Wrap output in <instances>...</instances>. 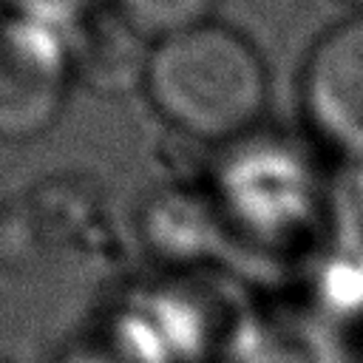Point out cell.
I'll list each match as a JSON object with an SVG mask.
<instances>
[{"label": "cell", "instance_id": "5", "mask_svg": "<svg viewBox=\"0 0 363 363\" xmlns=\"http://www.w3.org/2000/svg\"><path fill=\"white\" fill-rule=\"evenodd\" d=\"M62 363H179V357L159 320L136 298L91 320L65 346Z\"/></svg>", "mask_w": 363, "mask_h": 363}, {"label": "cell", "instance_id": "7", "mask_svg": "<svg viewBox=\"0 0 363 363\" xmlns=\"http://www.w3.org/2000/svg\"><path fill=\"white\" fill-rule=\"evenodd\" d=\"M108 6L156 43L207 23L216 0H108Z\"/></svg>", "mask_w": 363, "mask_h": 363}, {"label": "cell", "instance_id": "4", "mask_svg": "<svg viewBox=\"0 0 363 363\" xmlns=\"http://www.w3.org/2000/svg\"><path fill=\"white\" fill-rule=\"evenodd\" d=\"M153 43L122 20L111 6L91 9L71 31L74 82L94 94L122 96L145 85Z\"/></svg>", "mask_w": 363, "mask_h": 363}, {"label": "cell", "instance_id": "1", "mask_svg": "<svg viewBox=\"0 0 363 363\" xmlns=\"http://www.w3.org/2000/svg\"><path fill=\"white\" fill-rule=\"evenodd\" d=\"M267 88L255 45L213 20L156 40L142 85L164 122L204 142L247 133L267 108Z\"/></svg>", "mask_w": 363, "mask_h": 363}, {"label": "cell", "instance_id": "9", "mask_svg": "<svg viewBox=\"0 0 363 363\" xmlns=\"http://www.w3.org/2000/svg\"><path fill=\"white\" fill-rule=\"evenodd\" d=\"M343 3H349V6L357 9V11H363V0H343Z\"/></svg>", "mask_w": 363, "mask_h": 363}, {"label": "cell", "instance_id": "3", "mask_svg": "<svg viewBox=\"0 0 363 363\" xmlns=\"http://www.w3.org/2000/svg\"><path fill=\"white\" fill-rule=\"evenodd\" d=\"M301 102L323 145L363 162V11L340 20L312 45Z\"/></svg>", "mask_w": 363, "mask_h": 363}, {"label": "cell", "instance_id": "2", "mask_svg": "<svg viewBox=\"0 0 363 363\" xmlns=\"http://www.w3.org/2000/svg\"><path fill=\"white\" fill-rule=\"evenodd\" d=\"M74 85L71 31L0 17V142L43 136Z\"/></svg>", "mask_w": 363, "mask_h": 363}, {"label": "cell", "instance_id": "6", "mask_svg": "<svg viewBox=\"0 0 363 363\" xmlns=\"http://www.w3.org/2000/svg\"><path fill=\"white\" fill-rule=\"evenodd\" d=\"M235 363H343L337 340H326L318 329L298 320H252V329Z\"/></svg>", "mask_w": 363, "mask_h": 363}, {"label": "cell", "instance_id": "8", "mask_svg": "<svg viewBox=\"0 0 363 363\" xmlns=\"http://www.w3.org/2000/svg\"><path fill=\"white\" fill-rule=\"evenodd\" d=\"M3 14L74 31L91 11V0H0Z\"/></svg>", "mask_w": 363, "mask_h": 363}]
</instances>
